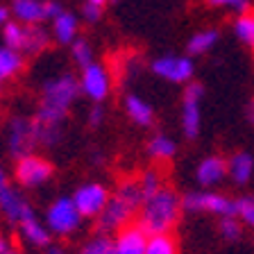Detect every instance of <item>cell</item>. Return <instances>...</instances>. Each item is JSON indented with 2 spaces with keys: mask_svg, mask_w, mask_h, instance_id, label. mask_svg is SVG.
<instances>
[{
  "mask_svg": "<svg viewBox=\"0 0 254 254\" xmlns=\"http://www.w3.org/2000/svg\"><path fill=\"white\" fill-rule=\"evenodd\" d=\"M141 204H143V195H141V189H138V182L123 180L118 184V189L109 195L105 211L95 220L98 234L109 236V234H116L118 229H123L125 225H129L136 218Z\"/></svg>",
  "mask_w": 254,
  "mask_h": 254,
  "instance_id": "1",
  "label": "cell"
},
{
  "mask_svg": "<svg viewBox=\"0 0 254 254\" xmlns=\"http://www.w3.org/2000/svg\"><path fill=\"white\" fill-rule=\"evenodd\" d=\"M180 218H182V197L173 189L164 186L152 197L143 200L141 209L136 213V225L148 236L170 234L175 225L180 222Z\"/></svg>",
  "mask_w": 254,
  "mask_h": 254,
  "instance_id": "2",
  "label": "cell"
},
{
  "mask_svg": "<svg viewBox=\"0 0 254 254\" xmlns=\"http://www.w3.org/2000/svg\"><path fill=\"white\" fill-rule=\"evenodd\" d=\"M182 211L186 213H211L218 218L236 216V197H229L220 190L202 189L190 190L182 197Z\"/></svg>",
  "mask_w": 254,
  "mask_h": 254,
  "instance_id": "3",
  "label": "cell"
},
{
  "mask_svg": "<svg viewBox=\"0 0 254 254\" xmlns=\"http://www.w3.org/2000/svg\"><path fill=\"white\" fill-rule=\"evenodd\" d=\"M79 95V82L70 73H62L57 77H50L41 86V107L55 109L62 114H68L73 102Z\"/></svg>",
  "mask_w": 254,
  "mask_h": 254,
  "instance_id": "4",
  "label": "cell"
},
{
  "mask_svg": "<svg viewBox=\"0 0 254 254\" xmlns=\"http://www.w3.org/2000/svg\"><path fill=\"white\" fill-rule=\"evenodd\" d=\"M84 218L79 216L77 206H75L73 197L70 195H59L55 197L46 209V216H43V222H46L48 232L53 236H70L79 229Z\"/></svg>",
  "mask_w": 254,
  "mask_h": 254,
  "instance_id": "5",
  "label": "cell"
},
{
  "mask_svg": "<svg viewBox=\"0 0 254 254\" xmlns=\"http://www.w3.org/2000/svg\"><path fill=\"white\" fill-rule=\"evenodd\" d=\"M53 173H55V166L46 157L34 152V154H27V157L16 159L14 180L23 189H41L43 184L50 182Z\"/></svg>",
  "mask_w": 254,
  "mask_h": 254,
  "instance_id": "6",
  "label": "cell"
},
{
  "mask_svg": "<svg viewBox=\"0 0 254 254\" xmlns=\"http://www.w3.org/2000/svg\"><path fill=\"white\" fill-rule=\"evenodd\" d=\"M150 70L159 79H166L170 84H189L195 75V64L189 55H161L150 64Z\"/></svg>",
  "mask_w": 254,
  "mask_h": 254,
  "instance_id": "7",
  "label": "cell"
},
{
  "mask_svg": "<svg viewBox=\"0 0 254 254\" xmlns=\"http://www.w3.org/2000/svg\"><path fill=\"white\" fill-rule=\"evenodd\" d=\"M109 195L111 190L102 182H84L75 189L70 197H73L79 216L84 220H98V216L105 211L107 202H109Z\"/></svg>",
  "mask_w": 254,
  "mask_h": 254,
  "instance_id": "8",
  "label": "cell"
},
{
  "mask_svg": "<svg viewBox=\"0 0 254 254\" xmlns=\"http://www.w3.org/2000/svg\"><path fill=\"white\" fill-rule=\"evenodd\" d=\"M39 145L37 138V127L34 121L27 116H16L9 121L7 125V150L14 159L27 157V154H34Z\"/></svg>",
  "mask_w": 254,
  "mask_h": 254,
  "instance_id": "9",
  "label": "cell"
},
{
  "mask_svg": "<svg viewBox=\"0 0 254 254\" xmlns=\"http://www.w3.org/2000/svg\"><path fill=\"white\" fill-rule=\"evenodd\" d=\"M202 95H204V86L197 82H189L184 86V95H182V134L186 138H197L202 127Z\"/></svg>",
  "mask_w": 254,
  "mask_h": 254,
  "instance_id": "10",
  "label": "cell"
},
{
  "mask_svg": "<svg viewBox=\"0 0 254 254\" xmlns=\"http://www.w3.org/2000/svg\"><path fill=\"white\" fill-rule=\"evenodd\" d=\"M77 82H79V93L84 95V98H89L93 105H100L111 93V75L98 62L82 68V75H79Z\"/></svg>",
  "mask_w": 254,
  "mask_h": 254,
  "instance_id": "11",
  "label": "cell"
},
{
  "mask_svg": "<svg viewBox=\"0 0 254 254\" xmlns=\"http://www.w3.org/2000/svg\"><path fill=\"white\" fill-rule=\"evenodd\" d=\"M66 116H68V114H62V111L39 107V111L32 116L34 127H37L39 145H43V148H55V145L62 141L64 125H66Z\"/></svg>",
  "mask_w": 254,
  "mask_h": 254,
  "instance_id": "12",
  "label": "cell"
},
{
  "mask_svg": "<svg viewBox=\"0 0 254 254\" xmlns=\"http://www.w3.org/2000/svg\"><path fill=\"white\" fill-rule=\"evenodd\" d=\"M32 211H34V209L30 206L27 197L23 195L16 186L7 184L0 189V216L5 218L9 225H18V222Z\"/></svg>",
  "mask_w": 254,
  "mask_h": 254,
  "instance_id": "13",
  "label": "cell"
},
{
  "mask_svg": "<svg viewBox=\"0 0 254 254\" xmlns=\"http://www.w3.org/2000/svg\"><path fill=\"white\" fill-rule=\"evenodd\" d=\"M225 180H227V159L220 154H209L200 159L195 168V182L200 184V189H216Z\"/></svg>",
  "mask_w": 254,
  "mask_h": 254,
  "instance_id": "14",
  "label": "cell"
},
{
  "mask_svg": "<svg viewBox=\"0 0 254 254\" xmlns=\"http://www.w3.org/2000/svg\"><path fill=\"white\" fill-rule=\"evenodd\" d=\"M114 250L116 254H145L148 245V234L138 227L136 222H129L123 229L114 234Z\"/></svg>",
  "mask_w": 254,
  "mask_h": 254,
  "instance_id": "15",
  "label": "cell"
},
{
  "mask_svg": "<svg viewBox=\"0 0 254 254\" xmlns=\"http://www.w3.org/2000/svg\"><path fill=\"white\" fill-rule=\"evenodd\" d=\"M16 227H18V234H21L23 243H27L34 250H43V248H48V245L53 243V234L48 232L46 222H43L41 218H37L34 211L27 213Z\"/></svg>",
  "mask_w": 254,
  "mask_h": 254,
  "instance_id": "16",
  "label": "cell"
},
{
  "mask_svg": "<svg viewBox=\"0 0 254 254\" xmlns=\"http://www.w3.org/2000/svg\"><path fill=\"white\" fill-rule=\"evenodd\" d=\"M9 11L21 25H41L46 21V0H11Z\"/></svg>",
  "mask_w": 254,
  "mask_h": 254,
  "instance_id": "17",
  "label": "cell"
},
{
  "mask_svg": "<svg viewBox=\"0 0 254 254\" xmlns=\"http://www.w3.org/2000/svg\"><path fill=\"white\" fill-rule=\"evenodd\" d=\"M127 118L138 127H152L154 125V107L150 105L145 98L136 93H127L125 100H123Z\"/></svg>",
  "mask_w": 254,
  "mask_h": 254,
  "instance_id": "18",
  "label": "cell"
},
{
  "mask_svg": "<svg viewBox=\"0 0 254 254\" xmlns=\"http://www.w3.org/2000/svg\"><path fill=\"white\" fill-rule=\"evenodd\" d=\"M227 177L232 180V184L245 186L250 184V180L254 177V157L250 152H234L227 159Z\"/></svg>",
  "mask_w": 254,
  "mask_h": 254,
  "instance_id": "19",
  "label": "cell"
},
{
  "mask_svg": "<svg viewBox=\"0 0 254 254\" xmlns=\"http://www.w3.org/2000/svg\"><path fill=\"white\" fill-rule=\"evenodd\" d=\"M77 30H79V21L73 11L64 9L57 18H53V27H50V34L57 43L62 46H70V43L77 39Z\"/></svg>",
  "mask_w": 254,
  "mask_h": 254,
  "instance_id": "20",
  "label": "cell"
},
{
  "mask_svg": "<svg viewBox=\"0 0 254 254\" xmlns=\"http://www.w3.org/2000/svg\"><path fill=\"white\" fill-rule=\"evenodd\" d=\"M23 66H25V55L0 43V84L14 79L23 70Z\"/></svg>",
  "mask_w": 254,
  "mask_h": 254,
  "instance_id": "21",
  "label": "cell"
},
{
  "mask_svg": "<svg viewBox=\"0 0 254 254\" xmlns=\"http://www.w3.org/2000/svg\"><path fill=\"white\" fill-rule=\"evenodd\" d=\"M145 150H148V157L154 159V161H170L177 154V143H175L173 136L159 132L148 141Z\"/></svg>",
  "mask_w": 254,
  "mask_h": 254,
  "instance_id": "22",
  "label": "cell"
},
{
  "mask_svg": "<svg viewBox=\"0 0 254 254\" xmlns=\"http://www.w3.org/2000/svg\"><path fill=\"white\" fill-rule=\"evenodd\" d=\"M53 41V34L43 25H30L25 32V43H23V55H41Z\"/></svg>",
  "mask_w": 254,
  "mask_h": 254,
  "instance_id": "23",
  "label": "cell"
},
{
  "mask_svg": "<svg viewBox=\"0 0 254 254\" xmlns=\"http://www.w3.org/2000/svg\"><path fill=\"white\" fill-rule=\"evenodd\" d=\"M218 39H220V32L213 30V27H209V30H200L189 39L186 50H189V55H193V57H197V55H206L209 50H213V46L218 43Z\"/></svg>",
  "mask_w": 254,
  "mask_h": 254,
  "instance_id": "24",
  "label": "cell"
},
{
  "mask_svg": "<svg viewBox=\"0 0 254 254\" xmlns=\"http://www.w3.org/2000/svg\"><path fill=\"white\" fill-rule=\"evenodd\" d=\"M25 32H27V25H21L18 21L9 18L5 25L0 27V43L11 50H23V43H25Z\"/></svg>",
  "mask_w": 254,
  "mask_h": 254,
  "instance_id": "25",
  "label": "cell"
},
{
  "mask_svg": "<svg viewBox=\"0 0 254 254\" xmlns=\"http://www.w3.org/2000/svg\"><path fill=\"white\" fill-rule=\"evenodd\" d=\"M145 254H180V245L173 234H154L148 236Z\"/></svg>",
  "mask_w": 254,
  "mask_h": 254,
  "instance_id": "26",
  "label": "cell"
},
{
  "mask_svg": "<svg viewBox=\"0 0 254 254\" xmlns=\"http://www.w3.org/2000/svg\"><path fill=\"white\" fill-rule=\"evenodd\" d=\"M138 189H141V195L143 200H148V197H152L154 193H159V190L164 189V177H161V173H159L157 168H148L145 173H141V177H138Z\"/></svg>",
  "mask_w": 254,
  "mask_h": 254,
  "instance_id": "27",
  "label": "cell"
},
{
  "mask_svg": "<svg viewBox=\"0 0 254 254\" xmlns=\"http://www.w3.org/2000/svg\"><path fill=\"white\" fill-rule=\"evenodd\" d=\"M70 57H73V62L77 64L79 68H86L89 64H93V46H91L86 39L77 37L73 43H70Z\"/></svg>",
  "mask_w": 254,
  "mask_h": 254,
  "instance_id": "28",
  "label": "cell"
},
{
  "mask_svg": "<svg viewBox=\"0 0 254 254\" xmlns=\"http://www.w3.org/2000/svg\"><path fill=\"white\" fill-rule=\"evenodd\" d=\"M234 34L238 41L254 48V14H241L234 23Z\"/></svg>",
  "mask_w": 254,
  "mask_h": 254,
  "instance_id": "29",
  "label": "cell"
},
{
  "mask_svg": "<svg viewBox=\"0 0 254 254\" xmlns=\"http://www.w3.org/2000/svg\"><path fill=\"white\" fill-rule=\"evenodd\" d=\"M218 234H220L225 241H238L243 236V222L238 220L236 216H227L218 220Z\"/></svg>",
  "mask_w": 254,
  "mask_h": 254,
  "instance_id": "30",
  "label": "cell"
},
{
  "mask_svg": "<svg viewBox=\"0 0 254 254\" xmlns=\"http://www.w3.org/2000/svg\"><path fill=\"white\" fill-rule=\"evenodd\" d=\"M79 254H116V250H114V241H111V236H102V234H98V236H93L91 241H86Z\"/></svg>",
  "mask_w": 254,
  "mask_h": 254,
  "instance_id": "31",
  "label": "cell"
},
{
  "mask_svg": "<svg viewBox=\"0 0 254 254\" xmlns=\"http://www.w3.org/2000/svg\"><path fill=\"white\" fill-rule=\"evenodd\" d=\"M236 218L254 229V195L236 197Z\"/></svg>",
  "mask_w": 254,
  "mask_h": 254,
  "instance_id": "32",
  "label": "cell"
},
{
  "mask_svg": "<svg viewBox=\"0 0 254 254\" xmlns=\"http://www.w3.org/2000/svg\"><path fill=\"white\" fill-rule=\"evenodd\" d=\"M209 5H213V7H229V9L238 11V16H241V14H248L250 0H209Z\"/></svg>",
  "mask_w": 254,
  "mask_h": 254,
  "instance_id": "33",
  "label": "cell"
},
{
  "mask_svg": "<svg viewBox=\"0 0 254 254\" xmlns=\"http://www.w3.org/2000/svg\"><path fill=\"white\" fill-rule=\"evenodd\" d=\"M86 123H89L91 129H98V127H102V123H105V109H102L100 105H93L89 109V114H86Z\"/></svg>",
  "mask_w": 254,
  "mask_h": 254,
  "instance_id": "34",
  "label": "cell"
},
{
  "mask_svg": "<svg viewBox=\"0 0 254 254\" xmlns=\"http://www.w3.org/2000/svg\"><path fill=\"white\" fill-rule=\"evenodd\" d=\"M100 16H102V7L91 5V2H84V5H82V18H84L86 23H98Z\"/></svg>",
  "mask_w": 254,
  "mask_h": 254,
  "instance_id": "35",
  "label": "cell"
},
{
  "mask_svg": "<svg viewBox=\"0 0 254 254\" xmlns=\"http://www.w3.org/2000/svg\"><path fill=\"white\" fill-rule=\"evenodd\" d=\"M62 5L59 2H55V0H46V21H53V18H57L59 14H62Z\"/></svg>",
  "mask_w": 254,
  "mask_h": 254,
  "instance_id": "36",
  "label": "cell"
},
{
  "mask_svg": "<svg viewBox=\"0 0 254 254\" xmlns=\"http://www.w3.org/2000/svg\"><path fill=\"white\" fill-rule=\"evenodd\" d=\"M41 254H68V252H66V248H62V245L50 243L48 248H43V250H41Z\"/></svg>",
  "mask_w": 254,
  "mask_h": 254,
  "instance_id": "37",
  "label": "cell"
},
{
  "mask_svg": "<svg viewBox=\"0 0 254 254\" xmlns=\"http://www.w3.org/2000/svg\"><path fill=\"white\" fill-rule=\"evenodd\" d=\"M9 18H11V11L7 9V7H2V5H0V27L5 25V23L9 21Z\"/></svg>",
  "mask_w": 254,
  "mask_h": 254,
  "instance_id": "38",
  "label": "cell"
},
{
  "mask_svg": "<svg viewBox=\"0 0 254 254\" xmlns=\"http://www.w3.org/2000/svg\"><path fill=\"white\" fill-rule=\"evenodd\" d=\"M9 184V177H7V170L2 168V166H0V189H2V186H7Z\"/></svg>",
  "mask_w": 254,
  "mask_h": 254,
  "instance_id": "39",
  "label": "cell"
},
{
  "mask_svg": "<svg viewBox=\"0 0 254 254\" xmlns=\"http://www.w3.org/2000/svg\"><path fill=\"white\" fill-rule=\"evenodd\" d=\"M9 238H7V236H2V234H0V254H2V252H5V250L7 248H9Z\"/></svg>",
  "mask_w": 254,
  "mask_h": 254,
  "instance_id": "40",
  "label": "cell"
},
{
  "mask_svg": "<svg viewBox=\"0 0 254 254\" xmlns=\"http://www.w3.org/2000/svg\"><path fill=\"white\" fill-rule=\"evenodd\" d=\"M248 118H250V123L254 125V100L248 105Z\"/></svg>",
  "mask_w": 254,
  "mask_h": 254,
  "instance_id": "41",
  "label": "cell"
},
{
  "mask_svg": "<svg viewBox=\"0 0 254 254\" xmlns=\"http://www.w3.org/2000/svg\"><path fill=\"white\" fill-rule=\"evenodd\" d=\"M2 254H23V252H21V250H18V248H16V245H9V248H7Z\"/></svg>",
  "mask_w": 254,
  "mask_h": 254,
  "instance_id": "42",
  "label": "cell"
},
{
  "mask_svg": "<svg viewBox=\"0 0 254 254\" xmlns=\"http://www.w3.org/2000/svg\"><path fill=\"white\" fill-rule=\"evenodd\" d=\"M86 2H91V5H98V7H102L107 2V0H86Z\"/></svg>",
  "mask_w": 254,
  "mask_h": 254,
  "instance_id": "43",
  "label": "cell"
},
{
  "mask_svg": "<svg viewBox=\"0 0 254 254\" xmlns=\"http://www.w3.org/2000/svg\"><path fill=\"white\" fill-rule=\"evenodd\" d=\"M0 93H2V91H0Z\"/></svg>",
  "mask_w": 254,
  "mask_h": 254,
  "instance_id": "44",
  "label": "cell"
}]
</instances>
